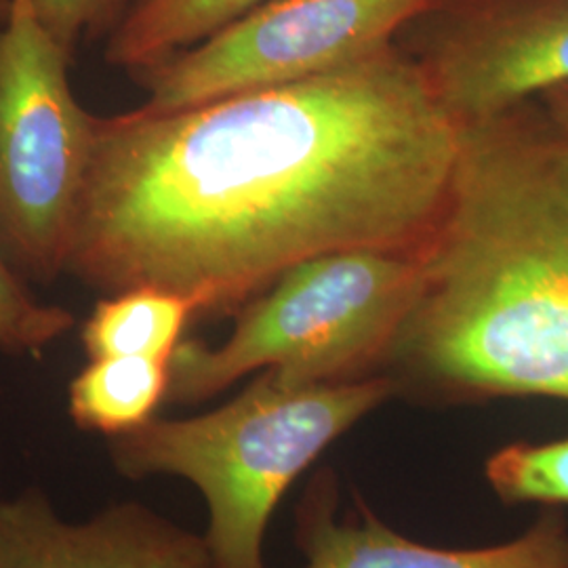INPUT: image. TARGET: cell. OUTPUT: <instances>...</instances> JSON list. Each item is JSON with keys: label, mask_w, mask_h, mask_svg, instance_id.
I'll use <instances>...</instances> for the list:
<instances>
[{"label": "cell", "mask_w": 568, "mask_h": 568, "mask_svg": "<svg viewBox=\"0 0 568 568\" xmlns=\"http://www.w3.org/2000/svg\"><path fill=\"white\" fill-rule=\"evenodd\" d=\"M457 124L392 42L302 81L95 121L68 270L239 310L337 251H422Z\"/></svg>", "instance_id": "obj_1"}, {"label": "cell", "mask_w": 568, "mask_h": 568, "mask_svg": "<svg viewBox=\"0 0 568 568\" xmlns=\"http://www.w3.org/2000/svg\"><path fill=\"white\" fill-rule=\"evenodd\" d=\"M419 300L387 365L453 400H568V138L539 100L457 124Z\"/></svg>", "instance_id": "obj_2"}, {"label": "cell", "mask_w": 568, "mask_h": 568, "mask_svg": "<svg viewBox=\"0 0 568 568\" xmlns=\"http://www.w3.org/2000/svg\"><path fill=\"white\" fill-rule=\"evenodd\" d=\"M398 392L392 375L293 384L265 368L236 398L209 413L154 417L110 438V457L122 476H178L203 493L213 568H265V528L286 488Z\"/></svg>", "instance_id": "obj_3"}, {"label": "cell", "mask_w": 568, "mask_h": 568, "mask_svg": "<svg viewBox=\"0 0 568 568\" xmlns=\"http://www.w3.org/2000/svg\"><path fill=\"white\" fill-rule=\"evenodd\" d=\"M422 283L419 251L354 248L295 265L241 307L222 344L178 345L166 400H209L265 368L293 384L365 379L387 365Z\"/></svg>", "instance_id": "obj_4"}, {"label": "cell", "mask_w": 568, "mask_h": 568, "mask_svg": "<svg viewBox=\"0 0 568 568\" xmlns=\"http://www.w3.org/2000/svg\"><path fill=\"white\" fill-rule=\"evenodd\" d=\"M68 61L34 0H13L0 20V246L41 281L68 270L95 143Z\"/></svg>", "instance_id": "obj_5"}, {"label": "cell", "mask_w": 568, "mask_h": 568, "mask_svg": "<svg viewBox=\"0 0 568 568\" xmlns=\"http://www.w3.org/2000/svg\"><path fill=\"white\" fill-rule=\"evenodd\" d=\"M434 0H267L209 39L131 74L143 108L178 110L302 81L396 41Z\"/></svg>", "instance_id": "obj_6"}, {"label": "cell", "mask_w": 568, "mask_h": 568, "mask_svg": "<svg viewBox=\"0 0 568 568\" xmlns=\"http://www.w3.org/2000/svg\"><path fill=\"white\" fill-rule=\"evenodd\" d=\"M396 44L455 124L568 82V0H434Z\"/></svg>", "instance_id": "obj_7"}, {"label": "cell", "mask_w": 568, "mask_h": 568, "mask_svg": "<svg viewBox=\"0 0 568 568\" xmlns=\"http://www.w3.org/2000/svg\"><path fill=\"white\" fill-rule=\"evenodd\" d=\"M0 568H213L203 535L138 501L65 520L41 490L0 501Z\"/></svg>", "instance_id": "obj_8"}, {"label": "cell", "mask_w": 568, "mask_h": 568, "mask_svg": "<svg viewBox=\"0 0 568 568\" xmlns=\"http://www.w3.org/2000/svg\"><path fill=\"white\" fill-rule=\"evenodd\" d=\"M318 474L297 511L304 568H568V527L544 514L523 537L485 549L429 548L363 509V523L333 518V485Z\"/></svg>", "instance_id": "obj_9"}, {"label": "cell", "mask_w": 568, "mask_h": 568, "mask_svg": "<svg viewBox=\"0 0 568 568\" xmlns=\"http://www.w3.org/2000/svg\"><path fill=\"white\" fill-rule=\"evenodd\" d=\"M166 394V361L142 356L91 358L68 387V410L81 429L119 438L152 422Z\"/></svg>", "instance_id": "obj_10"}, {"label": "cell", "mask_w": 568, "mask_h": 568, "mask_svg": "<svg viewBox=\"0 0 568 568\" xmlns=\"http://www.w3.org/2000/svg\"><path fill=\"white\" fill-rule=\"evenodd\" d=\"M194 305L175 293L138 286L102 300L82 325L89 358L142 356L171 363Z\"/></svg>", "instance_id": "obj_11"}, {"label": "cell", "mask_w": 568, "mask_h": 568, "mask_svg": "<svg viewBox=\"0 0 568 568\" xmlns=\"http://www.w3.org/2000/svg\"><path fill=\"white\" fill-rule=\"evenodd\" d=\"M267 0H140L108 34L105 60L129 72L209 39Z\"/></svg>", "instance_id": "obj_12"}, {"label": "cell", "mask_w": 568, "mask_h": 568, "mask_svg": "<svg viewBox=\"0 0 568 568\" xmlns=\"http://www.w3.org/2000/svg\"><path fill=\"white\" fill-rule=\"evenodd\" d=\"M487 478L506 504L568 506V440L501 448L488 459Z\"/></svg>", "instance_id": "obj_13"}, {"label": "cell", "mask_w": 568, "mask_h": 568, "mask_svg": "<svg viewBox=\"0 0 568 568\" xmlns=\"http://www.w3.org/2000/svg\"><path fill=\"white\" fill-rule=\"evenodd\" d=\"M74 326L70 310L42 304L18 281L0 255V349L9 354H41Z\"/></svg>", "instance_id": "obj_14"}, {"label": "cell", "mask_w": 568, "mask_h": 568, "mask_svg": "<svg viewBox=\"0 0 568 568\" xmlns=\"http://www.w3.org/2000/svg\"><path fill=\"white\" fill-rule=\"evenodd\" d=\"M140 0H34L53 39L72 55L82 41L110 34Z\"/></svg>", "instance_id": "obj_15"}, {"label": "cell", "mask_w": 568, "mask_h": 568, "mask_svg": "<svg viewBox=\"0 0 568 568\" xmlns=\"http://www.w3.org/2000/svg\"><path fill=\"white\" fill-rule=\"evenodd\" d=\"M537 100L546 108L551 121L556 122L568 138V82L551 87L546 93H541Z\"/></svg>", "instance_id": "obj_16"}, {"label": "cell", "mask_w": 568, "mask_h": 568, "mask_svg": "<svg viewBox=\"0 0 568 568\" xmlns=\"http://www.w3.org/2000/svg\"><path fill=\"white\" fill-rule=\"evenodd\" d=\"M11 2H13V0H0V20L7 16V11H9Z\"/></svg>", "instance_id": "obj_17"}, {"label": "cell", "mask_w": 568, "mask_h": 568, "mask_svg": "<svg viewBox=\"0 0 568 568\" xmlns=\"http://www.w3.org/2000/svg\"><path fill=\"white\" fill-rule=\"evenodd\" d=\"M0 501H2V499H0Z\"/></svg>", "instance_id": "obj_18"}]
</instances>
